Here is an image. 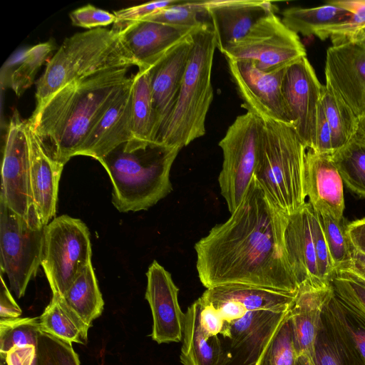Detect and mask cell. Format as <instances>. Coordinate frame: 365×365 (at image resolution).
<instances>
[{
  "label": "cell",
  "instance_id": "cell-1",
  "mask_svg": "<svg viewBox=\"0 0 365 365\" xmlns=\"http://www.w3.org/2000/svg\"><path fill=\"white\" fill-rule=\"evenodd\" d=\"M288 218L254 178L237 210L195 245L201 283L207 289L241 284L296 292L284 244Z\"/></svg>",
  "mask_w": 365,
  "mask_h": 365
},
{
  "label": "cell",
  "instance_id": "cell-2",
  "mask_svg": "<svg viewBox=\"0 0 365 365\" xmlns=\"http://www.w3.org/2000/svg\"><path fill=\"white\" fill-rule=\"evenodd\" d=\"M128 69H108L73 81L32 113L27 122L53 160L65 165L79 155L93 128L132 81Z\"/></svg>",
  "mask_w": 365,
  "mask_h": 365
},
{
  "label": "cell",
  "instance_id": "cell-3",
  "mask_svg": "<svg viewBox=\"0 0 365 365\" xmlns=\"http://www.w3.org/2000/svg\"><path fill=\"white\" fill-rule=\"evenodd\" d=\"M180 150L130 141L98 160L112 185V202L122 212L148 210L173 190L171 167Z\"/></svg>",
  "mask_w": 365,
  "mask_h": 365
},
{
  "label": "cell",
  "instance_id": "cell-4",
  "mask_svg": "<svg viewBox=\"0 0 365 365\" xmlns=\"http://www.w3.org/2000/svg\"><path fill=\"white\" fill-rule=\"evenodd\" d=\"M192 48L173 110L154 145L181 150L205 134V120L214 97L211 81L215 34L209 21L191 34Z\"/></svg>",
  "mask_w": 365,
  "mask_h": 365
},
{
  "label": "cell",
  "instance_id": "cell-5",
  "mask_svg": "<svg viewBox=\"0 0 365 365\" xmlns=\"http://www.w3.org/2000/svg\"><path fill=\"white\" fill-rule=\"evenodd\" d=\"M135 63L124 48L120 31L103 27L76 33L65 38L36 81V108L69 83L102 71L129 68Z\"/></svg>",
  "mask_w": 365,
  "mask_h": 365
},
{
  "label": "cell",
  "instance_id": "cell-6",
  "mask_svg": "<svg viewBox=\"0 0 365 365\" xmlns=\"http://www.w3.org/2000/svg\"><path fill=\"white\" fill-rule=\"evenodd\" d=\"M261 120L255 178L268 198L290 216L307 202L304 170L307 149L290 125Z\"/></svg>",
  "mask_w": 365,
  "mask_h": 365
},
{
  "label": "cell",
  "instance_id": "cell-7",
  "mask_svg": "<svg viewBox=\"0 0 365 365\" xmlns=\"http://www.w3.org/2000/svg\"><path fill=\"white\" fill-rule=\"evenodd\" d=\"M91 255L90 232L81 220L65 215L44 227L41 266L53 294L63 296Z\"/></svg>",
  "mask_w": 365,
  "mask_h": 365
},
{
  "label": "cell",
  "instance_id": "cell-8",
  "mask_svg": "<svg viewBox=\"0 0 365 365\" xmlns=\"http://www.w3.org/2000/svg\"><path fill=\"white\" fill-rule=\"evenodd\" d=\"M261 123L250 112L240 115L219 142L223 162L218 182L230 213L240 205L255 178Z\"/></svg>",
  "mask_w": 365,
  "mask_h": 365
},
{
  "label": "cell",
  "instance_id": "cell-9",
  "mask_svg": "<svg viewBox=\"0 0 365 365\" xmlns=\"http://www.w3.org/2000/svg\"><path fill=\"white\" fill-rule=\"evenodd\" d=\"M43 232V226L29 222L0 200L1 271L18 298L41 265Z\"/></svg>",
  "mask_w": 365,
  "mask_h": 365
},
{
  "label": "cell",
  "instance_id": "cell-10",
  "mask_svg": "<svg viewBox=\"0 0 365 365\" xmlns=\"http://www.w3.org/2000/svg\"><path fill=\"white\" fill-rule=\"evenodd\" d=\"M222 53L226 59L250 61L267 73L285 70L307 56L298 34L275 14L261 19L245 36Z\"/></svg>",
  "mask_w": 365,
  "mask_h": 365
},
{
  "label": "cell",
  "instance_id": "cell-11",
  "mask_svg": "<svg viewBox=\"0 0 365 365\" xmlns=\"http://www.w3.org/2000/svg\"><path fill=\"white\" fill-rule=\"evenodd\" d=\"M26 124V120H22L15 109L8 125L3 153L0 200L29 222L42 225L34 208Z\"/></svg>",
  "mask_w": 365,
  "mask_h": 365
},
{
  "label": "cell",
  "instance_id": "cell-12",
  "mask_svg": "<svg viewBox=\"0 0 365 365\" xmlns=\"http://www.w3.org/2000/svg\"><path fill=\"white\" fill-rule=\"evenodd\" d=\"M228 70L238 93L241 105L261 120H273L292 127L282 93L285 70L267 73L246 61L227 59Z\"/></svg>",
  "mask_w": 365,
  "mask_h": 365
},
{
  "label": "cell",
  "instance_id": "cell-13",
  "mask_svg": "<svg viewBox=\"0 0 365 365\" xmlns=\"http://www.w3.org/2000/svg\"><path fill=\"white\" fill-rule=\"evenodd\" d=\"M322 86L307 56L285 71L282 82L284 100L292 127L307 150H313L315 145Z\"/></svg>",
  "mask_w": 365,
  "mask_h": 365
},
{
  "label": "cell",
  "instance_id": "cell-14",
  "mask_svg": "<svg viewBox=\"0 0 365 365\" xmlns=\"http://www.w3.org/2000/svg\"><path fill=\"white\" fill-rule=\"evenodd\" d=\"M325 76L358 118L365 114V35L327 49Z\"/></svg>",
  "mask_w": 365,
  "mask_h": 365
},
{
  "label": "cell",
  "instance_id": "cell-15",
  "mask_svg": "<svg viewBox=\"0 0 365 365\" xmlns=\"http://www.w3.org/2000/svg\"><path fill=\"white\" fill-rule=\"evenodd\" d=\"M146 276L145 297L153 316V340L158 344L181 341L185 313L178 302V287L170 273L155 260L150 265Z\"/></svg>",
  "mask_w": 365,
  "mask_h": 365
},
{
  "label": "cell",
  "instance_id": "cell-16",
  "mask_svg": "<svg viewBox=\"0 0 365 365\" xmlns=\"http://www.w3.org/2000/svg\"><path fill=\"white\" fill-rule=\"evenodd\" d=\"M203 6L221 53L245 36L261 19L277 10L272 1L259 0L203 1Z\"/></svg>",
  "mask_w": 365,
  "mask_h": 365
},
{
  "label": "cell",
  "instance_id": "cell-17",
  "mask_svg": "<svg viewBox=\"0 0 365 365\" xmlns=\"http://www.w3.org/2000/svg\"><path fill=\"white\" fill-rule=\"evenodd\" d=\"M304 187L316 212L336 219L344 217V182L331 155L307 150Z\"/></svg>",
  "mask_w": 365,
  "mask_h": 365
},
{
  "label": "cell",
  "instance_id": "cell-18",
  "mask_svg": "<svg viewBox=\"0 0 365 365\" xmlns=\"http://www.w3.org/2000/svg\"><path fill=\"white\" fill-rule=\"evenodd\" d=\"M192 31L158 22L138 21L120 31V37L139 69L153 66Z\"/></svg>",
  "mask_w": 365,
  "mask_h": 365
},
{
  "label": "cell",
  "instance_id": "cell-19",
  "mask_svg": "<svg viewBox=\"0 0 365 365\" xmlns=\"http://www.w3.org/2000/svg\"><path fill=\"white\" fill-rule=\"evenodd\" d=\"M289 310L247 311L238 320L228 322L225 339L230 341V355L234 352L241 365H255L272 336L286 319Z\"/></svg>",
  "mask_w": 365,
  "mask_h": 365
},
{
  "label": "cell",
  "instance_id": "cell-20",
  "mask_svg": "<svg viewBox=\"0 0 365 365\" xmlns=\"http://www.w3.org/2000/svg\"><path fill=\"white\" fill-rule=\"evenodd\" d=\"M133 80L93 128L79 155L98 160L119 145L133 140Z\"/></svg>",
  "mask_w": 365,
  "mask_h": 365
},
{
  "label": "cell",
  "instance_id": "cell-21",
  "mask_svg": "<svg viewBox=\"0 0 365 365\" xmlns=\"http://www.w3.org/2000/svg\"><path fill=\"white\" fill-rule=\"evenodd\" d=\"M192 48L190 34L151 67L156 137L177 101Z\"/></svg>",
  "mask_w": 365,
  "mask_h": 365
},
{
  "label": "cell",
  "instance_id": "cell-22",
  "mask_svg": "<svg viewBox=\"0 0 365 365\" xmlns=\"http://www.w3.org/2000/svg\"><path fill=\"white\" fill-rule=\"evenodd\" d=\"M313 207L307 202L297 212L289 216L284 232L285 248L298 285L327 287L319 275L312 235Z\"/></svg>",
  "mask_w": 365,
  "mask_h": 365
},
{
  "label": "cell",
  "instance_id": "cell-23",
  "mask_svg": "<svg viewBox=\"0 0 365 365\" xmlns=\"http://www.w3.org/2000/svg\"><path fill=\"white\" fill-rule=\"evenodd\" d=\"M26 129L34 208L39 222L45 227L56 215L58 183L64 165L55 161L46 153L27 120Z\"/></svg>",
  "mask_w": 365,
  "mask_h": 365
},
{
  "label": "cell",
  "instance_id": "cell-24",
  "mask_svg": "<svg viewBox=\"0 0 365 365\" xmlns=\"http://www.w3.org/2000/svg\"><path fill=\"white\" fill-rule=\"evenodd\" d=\"M333 294L331 286L300 285L289 309L293 340L298 355L313 356L323 309Z\"/></svg>",
  "mask_w": 365,
  "mask_h": 365
},
{
  "label": "cell",
  "instance_id": "cell-25",
  "mask_svg": "<svg viewBox=\"0 0 365 365\" xmlns=\"http://www.w3.org/2000/svg\"><path fill=\"white\" fill-rule=\"evenodd\" d=\"M200 303L197 299L187 308L180 356L183 365H228L231 356L218 335H209L200 323Z\"/></svg>",
  "mask_w": 365,
  "mask_h": 365
},
{
  "label": "cell",
  "instance_id": "cell-26",
  "mask_svg": "<svg viewBox=\"0 0 365 365\" xmlns=\"http://www.w3.org/2000/svg\"><path fill=\"white\" fill-rule=\"evenodd\" d=\"M351 13L327 4L314 8L291 7L282 11V21L297 34L316 36L321 40L330 37L331 31L347 21Z\"/></svg>",
  "mask_w": 365,
  "mask_h": 365
},
{
  "label": "cell",
  "instance_id": "cell-27",
  "mask_svg": "<svg viewBox=\"0 0 365 365\" xmlns=\"http://www.w3.org/2000/svg\"><path fill=\"white\" fill-rule=\"evenodd\" d=\"M312 359L314 365H364L335 323L327 304L322 313Z\"/></svg>",
  "mask_w": 365,
  "mask_h": 365
},
{
  "label": "cell",
  "instance_id": "cell-28",
  "mask_svg": "<svg viewBox=\"0 0 365 365\" xmlns=\"http://www.w3.org/2000/svg\"><path fill=\"white\" fill-rule=\"evenodd\" d=\"M55 48L53 41L49 40L16 53L2 67L1 86H9L20 96L34 83L37 72Z\"/></svg>",
  "mask_w": 365,
  "mask_h": 365
},
{
  "label": "cell",
  "instance_id": "cell-29",
  "mask_svg": "<svg viewBox=\"0 0 365 365\" xmlns=\"http://www.w3.org/2000/svg\"><path fill=\"white\" fill-rule=\"evenodd\" d=\"M131 141L154 145L155 117L151 88V67L139 68L133 80Z\"/></svg>",
  "mask_w": 365,
  "mask_h": 365
},
{
  "label": "cell",
  "instance_id": "cell-30",
  "mask_svg": "<svg viewBox=\"0 0 365 365\" xmlns=\"http://www.w3.org/2000/svg\"><path fill=\"white\" fill-rule=\"evenodd\" d=\"M67 306L89 327L103 312L104 302L92 262L76 278L62 297Z\"/></svg>",
  "mask_w": 365,
  "mask_h": 365
},
{
  "label": "cell",
  "instance_id": "cell-31",
  "mask_svg": "<svg viewBox=\"0 0 365 365\" xmlns=\"http://www.w3.org/2000/svg\"><path fill=\"white\" fill-rule=\"evenodd\" d=\"M41 331L71 343L85 344L90 328L65 303L62 297L53 294L39 317Z\"/></svg>",
  "mask_w": 365,
  "mask_h": 365
},
{
  "label": "cell",
  "instance_id": "cell-32",
  "mask_svg": "<svg viewBox=\"0 0 365 365\" xmlns=\"http://www.w3.org/2000/svg\"><path fill=\"white\" fill-rule=\"evenodd\" d=\"M320 104L331 128L335 153L354 136L359 118L327 84L322 86Z\"/></svg>",
  "mask_w": 365,
  "mask_h": 365
},
{
  "label": "cell",
  "instance_id": "cell-33",
  "mask_svg": "<svg viewBox=\"0 0 365 365\" xmlns=\"http://www.w3.org/2000/svg\"><path fill=\"white\" fill-rule=\"evenodd\" d=\"M331 157L344 184L365 198V143L354 136Z\"/></svg>",
  "mask_w": 365,
  "mask_h": 365
},
{
  "label": "cell",
  "instance_id": "cell-34",
  "mask_svg": "<svg viewBox=\"0 0 365 365\" xmlns=\"http://www.w3.org/2000/svg\"><path fill=\"white\" fill-rule=\"evenodd\" d=\"M327 307L335 323L365 365V315L346 304L334 291Z\"/></svg>",
  "mask_w": 365,
  "mask_h": 365
},
{
  "label": "cell",
  "instance_id": "cell-35",
  "mask_svg": "<svg viewBox=\"0 0 365 365\" xmlns=\"http://www.w3.org/2000/svg\"><path fill=\"white\" fill-rule=\"evenodd\" d=\"M317 214L335 271L348 268L351 262L353 251L346 232L349 222L344 217L336 219L329 215Z\"/></svg>",
  "mask_w": 365,
  "mask_h": 365
},
{
  "label": "cell",
  "instance_id": "cell-36",
  "mask_svg": "<svg viewBox=\"0 0 365 365\" xmlns=\"http://www.w3.org/2000/svg\"><path fill=\"white\" fill-rule=\"evenodd\" d=\"M207 16L203 6V1H179L166 8L147 16L140 21H150L161 23L173 27L194 31L208 21L201 17Z\"/></svg>",
  "mask_w": 365,
  "mask_h": 365
},
{
  "label": "cell",
  "instance_id": "cell-37",
  "mask_svg": "<svg viewBox=\"0 0 365 365\" xmlns=\"http://www.w3.org/2000/svg\"><path fill=\"white\" fill-rule=\"evenodd\" d=\"M41 331L39 317L0 319V356L14 346H37Z\"/></svg>",
  "mask_w": 365,
  "mask_h": 365
},
{
  "label": "cell",
  "instance_id": "cell-38",
  "mask_svg": "<svg viewBox=\"0 0 365 365\" xmlns=\"http://www.w3.org/2000/svg\"><path fill=\"white\" fill-rule=\"evenodd\" d=\"M296 352L289 312L272 336L255 365H295Z\"/></svg>",
  "mask_w": 365,
  "mask_h": 365
},
{
  "label": "cell",
  "instance_id": "cell-39",
  "mask_svg": "<svg viewBox=\"0 0 365 365\" xmlns=\"http://www.w3.org/2000/svg\"><path fill=\"white\" fill-rule=\"evenodd\" d=\"M33 365H80L72 343L40 331Z\"/></svg>",
  "mask_w": 365,
  "mask_h": 365
},
{
  "label": "cell",
  "instance_id": "cell-40",
  "mask_svg": "<svg viewBox=\"0 0 365 365\" xmlns=\"http://www.w3.org/2000/svg\"><path fill=\"white\" fill-rule=\"evenodd\" d=\"M330 284L336 295L365 315V280L349 269L335 271Z\"/></svg>",
  "mask_w": 365,
  "mask_h": 365
},
{
  "label": "cell",
  "instance_id": "cell-41",
  "mask_svg": "<svg viewBox=\"0 0 365 365\" xmlns=\"http://www.w3.org/2000/svg\"><path fill=\"white\" fill-rule=\"evenodd\" d=\"M312 224L319 275L324 284H330L335 269L322 227L314 209L312 215Z\"/></svg>",
  "mask_w": 365,
  "mask_h": 365
},
{
  "label": "cell",
  "instance_id": "cell-42",
  "mask_svg": "<svg viewBox=\"0 0 365 365\" xmlns=\"http://www.w3.org/2000/svg\"><path fill=\"white\" fill-rule=\"evenodd\" d=\"M176 0L155 1L125 8L113 12L117 21L113 28L121 31L129 24L140 21L156 11L178 3Z\"/></svg>",
  "mask_w": 365,
  "mask_h": 365
},
{
  "label": "cell",
  "instance_id": "cell-43",
  "mask_svg": "<svg viewBox=\"0 0 365 365\" xmlns=\"http://www.w3.org/2000/svg\"><path fill=\"white\" fill-rule=\"evenodd\" d=\"M73 25L93 29L114 24L117 21L115 14L88 4L80 7L69 14Z\"/></svg>",
  "mask_w": 365,
  "mask_h": 365
},
{
  "label": "cell",
  "instance_id": "cell-44",
  "mask_svg": "<svg viewBox=\"0 0 365 365\" xmlns=\"http://www.w3.org/2000/svg\"><path fill=\"white\" fill-rule=\"evenodd\" d=\"M198 299L200 303V323L202 329L209 335L221 334L225 339L228 333V322L213 305L203 302L200 297Z\"/></svg>",
  "mask_w": 365,
  "mask_h": 365
},
{
  "label": "cell",
  "instance_id": "cell-45",
  "mask_svg": "<svg viewBox=\"0 0 365 365\" xmlns=\"http://www.w3.org/2000/svg\"><path fill=\"white\" fill-rule=\"evenodd\" d=\"M312 150L322 155H331L334 153L331 128L320 103L317 118L315 145Z\"/></svg>",
  "mask_w": 365,
  "mask_h": 365
},
{
  "label": "cell",
  "instance_id": "cell-46",
  "mask_svg": "<svg viewBox=\"0 0 365 365\" xmlns=\"http://www.w3.org/2000/svg\"><path fill=\"white\" fill-rule=\"evenodd\" d=\"M36 355V346L34 345L14 346L3 358L6 365H33Z\"/></svg>",
  "mask_w": 365,
  "mask_h": 365
},
{
  "label": "cell",
  "instance_id": "cell-47",
  "mask_svg": "<svg viewBox=\"0 0 365 365\" xmlns=\"http://www.w3.org/2000/svg\"><path fill=\"white\" fill-rule=\"evenodd\" d=\"M22 311L15 302L8 287H6L2 274H1L0 292V317L1 319H10L19 317Z\"/></svg>",
  "mask_w": 365,
  "mask_h": 365
},
{
  "label": "cell",
  "instance_id": "cell-48",
  "mask_svg": "<svg viewBox=\"0 0 365 365\" xmlns=\"http://www.w3.org/2000/svg\"><path fill=\"white\" fill-rule=\"evenodd\" d=\"M346 232L354 250L365 255V217L349 222Z\"/></svg>",
  "mask_w": 365,
  "mask_h": 365
},
{
  "label": "cell",
  "instance_id": "cell-49",
  "mask_svg": "<svg viewBox=\"0 0 365 365\" xmlns=\"http://www.w3.org/2000/svg\"><path fill=\"white\" fill-rule=\"evenodd\" d=\"M344 269L350 270L365 280V255L353 248L351 264L348 268Z\"/></svg>",
  "mask_w": 365,
  "mask_h": 365
},
{
  "label": "cell",
  "instance_id": "cell-50",
  "mask_svg": "<svg viewBox=\"0 0 365 365\" xmlns=\"http://www.w3.org/2000/svg\"><path fill=\"white\" fill-rule=\"evenodd\" d=\"M354 137L365 143V114L359 118Z\"/></svg>",
  "mask_w": 365,
  "mask_h": 365
},
{
  "label": "cell",
  "instance_id": "cell-51",
  "mask_svg": "<svg viewBox=\"0 0 365 365\" xmlns=\"http://www.w3.org/2000/svg\"><path fill=\"white\" fill-rule=\"evenodd\" d=\"M295 365H314L312 359L304 354L299 355L297 357Z\"/></svg>",
  "mask_w": 365,
  "mask_h": 365
},
{
  "label": "cell",
  "instance_id": "cell-52",
  "mask_svg": "<svg viewBox=\"0 0 365 365\" xmlns=\"http://www.w3.org/2000/svg\"><path fill=\"white\" fill-rule=\"evenodd\" d=\"M0 359H1L0 365H6V364L3 358L0 357Z\"/></svg>",
  "mask_w": 365,
  "mask_h": 365
}]
</instances>
